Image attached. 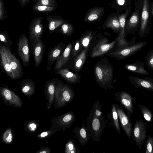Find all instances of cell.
<instances>
[{
  "label": "cell",
  "instance_id": "obj_1",
  "mask_svg": "<svg viewBox=\"0 0 153 153\" xmlns=\"http://www.w3.org/2000/svg\"><path fill=\"white\" fill-rule=\"evenodd\" d=\"M106 125L99 100L95 101L86 120V128L94 141H99Z\"/></svg>",
  "mask_w": 153,
  "mask_h": 153
},
{
  "label": "cell",
  "instance_id": "obj_2",
  "mask_svg": "<svg viewBox=\"0 0 153 153\" xmlns=\"http://www.w3.org/2000/svg\"><path fill=\"white\" fill-rule=\"evenodd\" d=\"M143 2V0H137L135 1L134 10L126 22L125 35H126L127 33L135 35L136 31L139 29L141 23Z\"/></svg>",
  "mask_w": 153,
  "mask_h": 153
},
{
  "label": "cell",
  "instance_id": "obj_3",
  "mask_svg": "<svg viewBox=\"0 0 153 153\" xmlns=\"http://www.w3.org/2000/svg\"><path fill=\"white\" fill-rule=\"evenodd\" d=\"M150 4L149 0H143L140 25L138 33L140 39L147 37L150 31L152 22Z\"/></svg>",
  "mask_w": 153,
  "mask_h": 153
},
{
  "label": "cell",
  "instance_id": "obj_4",
  "mask_svg": "<svg viewBox=\"0 0 153 153\" xmlns=\"http://www.w3.org/2000/svg\"><path fill=\"white\" fill-rule=\"evenodd\" d=\"M131 7L130 5L126 10L125 12L121 14L118 15L120 30V33L117 39V45L119 48H124L134 44L136 38L134 36L130 42H128L126 39L125 33V25L127 18L130 14Z\"/></svg>",
  "mask_w": 153,
  "mask_h": 153
},
{
  "label": "cell",
  "instance_id": "obj_5",
  "mask_svg": "<svg viewBox=\"0 0 153 153\" xmlns=\"http://www.w3.org/2000/svg\"><path fill=\"white\" fill-rule=\"evenodd\" d=\"M55 95L56 103L59 108H62L66 105L74 97L72 88L67 85H63L59 84L56 87Z\"/></svg>",
  "mask_w": 153,
  "mask_h": 153
},
{
  "label": "cell",
  "instance_id": "obj_6",
  "mask_svg": "<svg viewBox=\"0 0 153 153\" xmlns=\"http://www.w3.org/2000/svg\"><path fill=\"white\" fill-rule=\"evenodd\" d=\"M94 71L97 82L103 88H107L113 78L111 68L106 65H98L95 67Z\"/></svg>",
  "mask_w": 153,
  "mask_h": 153
},
{
  "label": "cell",
  "instance_id": "obj_7",
  "mask_svg": "<svg viewBox=\"0 0 153 153\" xmlns=\"http://www.w3.org/2000/svg\"><path fill=\"white\" fill-rule=\"evenodd\" d=\"M146 42H141L121 48L109 53V55L118 59L129 57L140 50L147 44Z\"/></svg>",
  "mask_w": 153,
  "mask_h": 153
},
{
  "label": "cell",
  "instance_id": "obj_8",
  "mask_svg": "<svg viewBox=\"0 0 153 153\" xmlns=\"http://www.w3.org/2000/svg\"><path fill=\"white\" fill-rule=\"evenodd\" d=\"M146 125L142 120H136L133 127L132 137L140 149L147 137Z\"/></svg>",
  "mask_w": 153,
  "mask_h": 153
},
{
  "label": "cell",
  "instance_id": "obj_9",
  "mask_svg": "<svg viewBox=\"0 0 153 153\" xmlns=\"http://www.w3.org/2000/svg\"><path fill=\"white\" fill-rule=\"evenodd\" d=\"M17 43L18 54L23 66H27L30 62L29 44L28 39L24 33L20 35Z\"/></svg>",
  "mask_w": 153,
  "mask_h": 153
},
{
  "label": "cell",
  "instance_id": "obj_10",
  "mask_svg": "<svg viewBox=\"0 0 153 153\" xmlns=\"http://www.w3.org/2000/svg\"><path fill=\"white\" fill-rule=\"evenodd\" d=\"M115 99L120 103L122 107L131 116L134 108V99L129 93L124 91L118 92L115 95Z\"/></svg>",
  "mask_w": 153,
  "mask_h": 153
},
{
  "label": "cell",
  "instance_id": "obj_11",
  "mask_svg": "<svg viewBox=\"0 0 153 153\" xmlns=\"http://www.w3.org/2000/svg\"><path fill=\"white\" fill-rule=\"evenodd\" d=\"M119 118L122 127L126 136L129 138L132 137L133 126L131 120V116L125 113L122 107L115 104Z\"/></svg>",
  "mask_w": 153,
  "mask_h": 153
},
{
  "label": "cell",
  "instance_id": "obj_12",
  "mask_svg": "<svg viewBox=\"0 0 153 153\" xmlns=\"http://www.w3.org/2000/svg\"><path fill=\"white\" fill-rule=\"evenodd\" d=\"M43 31V27L41 20H33L30 23L29 33L32 50L37 42L41 39Z\"/></svg>",
  "mask_w": 153,
  "mask_h": 153
},
{
  "label": "cell",
  "instance_id": "obj_13",
  "mask_svg": "<svg viewBox=\"0 0 153 153\" xmlns=\"http://www.w3.org/2000/svg\"><path fill=\"white\" fill-rule=\"evenodd\" d=\"M2 46L13 73L17 79L20 78L22 76L23 71L19 61L14 54L11 53L9 49L5 45Z\"/></svg>",
  "mask_w": 153,
  "mask_h": 153
},
{
  "label": "cell",
  "instance_id": "obj_14",
  "mask_svg": "<svg viewBox=\"0 0 153 153\" xmlns=\"http://www.w3.org/2000/svg\"><path fill=\"white\" fill-rule=\"evenodd\" d=\"M116 42V41H114L108 43L106 39H101L93 48L91 57L93 58L105 54L113 48Z\"/></svg>",
  "mask_w": 153,
  "mask_h": 153
},
{
  "label": "cell",
  "instance_id": "obj_15",
  "mask_svg": "<svg viewBox=\"0 0 153 153\" xmlns=\"http://www.w3.org/2000/svg\"><path fill=\"white\" fill-rule=\"evenodd\" d=\"M0 92L3 100L10 105L19 107L22 105V102L19 97L10 90L5 88H1Z\"/></svg>",
  "mask_w": 153,
  "mask_h": 153
},
{
  "label": "cell",
  "instance_id": "obj_16",
  "mask_svg": "<svg viewBox=\"0 0 153 153\" xmlns=\"http://www.w3.org/2000/svg\"><path fill=\"white\" fill-rule=\"evenodd\" d=\"M128 79L135 86L149 91H153V79L149 77L144 78L129 76Z\"/></svg>",
  "mask_w": 153,
  "mask_h": 153
},
{
  "label": "cell",
  "instance_id": "obj_17",
  "mask_svg": "<svg viewBox=\"0 0 153 153\" xmlns=\"http://www.w3.org/2000/svg\"><path fill=\"white\" fill-rule=\"evenodd\" d=\"M76 120L75 115L73 112L68 111L58 117L56 122L57 128L60 127L64 130L71 127Z\"/></svg>",
  "mask_w": 153,
  "mask_h": 153
},
{
  "label": "cell",
  "instance_id": "obj_18",
  "mask_svg": "<svg viewBox=\"0 0 153 153\" xmlns=\"http://www.w3.org/2000/svg\"><path fill=\"white\" fill-rule=\"evenodd\" d=\"M64 47V43L61 42L53 48H51L48 53L46 65V69L48 71L51 69L52 64L59 58Z\"/></svg>",
  "mask_w": 153,
  "mask_h": 153
},
{
  "label": "cell",
  "instance_id": "obj_19",
  "mask_svg": "<svg viewBox=\"0 0 153 153\" xmlns=\"http://www.w3.org/2000/svg\"><path fill=\"white\" fill-rule=\"evenodd\" d=\"M45 48L43 41L40 39L37 42L32 49L35 65L36 68L39 66L42 61Z\"/></svg>",
  "mask_w": 153,
  "mask_h": 153
},
{
  "label": "cell",
  "instance_id": "obj_20",
  "mask_svg": "<svg viewBox=\"0 0 153 153\" xmlns=\"http://www.w3.org/2000/svg\"><path fill=\"white\" fill-rule=\"evenodd\" d=\"M72 132L77 138L81 146L87 143L90 135L85 124V121H83L81 127H76L72 130Z\"/></svg>",
  "mask_w": 153,
  "mask_h": 153
},
{
  "label": "cell",
  "instance_id": "obj_21",
  "mask_svg": "<svg viewBox=\"0 0 153 153\" xmlns=\"http://www.w3.org/2000/svg\"><path fill=\"white\" fill-rule=\"evenodd\" d=\"M104 11L105 8L103 7H97L91 8L86 13L84 20L89 23L96 22L101 17Z\"/></svg>",
  "mask_w": 153,
  "mask_h": 153
},
{
  "label": "cell",
  "instance_id": "obj_22",
  "mask_svg": "<svg viewBox=\"0 0 153 153\" xmlns=\"http://www.w3.org/2000/svg\"><path fill=\"white\" fill-rule=\"evenodd\" d=\"M72 49V45L69 43L62 54L56 60L55 64L54 71L61 69L68 61Z\"/></svg>",
  "mask_w": 153,
  "mask_h": 153
},
{
  "label": "cell",
  "instance_id": "obj_23",
  "mask_svg": "<svg viewBox=\"0 0 153 153\" xmlns=\"http://www.w3.org/2000/svg\"><path fill=\"white\" fill-rule=\"evenodd\" d=\"M0 57L1 64L6 73L11 79H17L10 67L2 45L0 46Z\"/></svg>",
  "mask_w": 153,
  "mask_h": 153
},
{
  "label": "cell",
  "instance_id": "obj_24",
  "mask_svg": "<svg viewBox=\"0 0 153 153\" xmlns=\"http://www.w3.org/2000/svg\"><path fill=\"white\" fill-rule=\"evenodd\" d=\"M125 68L128 71L140 74L147 75L149 74L145 69L143 62L137 61L130 64H126Z\"/></svg>",
  "mask_w": 153,
  "mask_h": 153
},
{
  "label": "cell",
  "instance_id": "obj_25",
  "mask_svg": "<svg viewBox=\"0 0 153 153\" xmlns=\"http://www.w3.org/2000/svg\"><path fill=\"white\" fill-rule=\"evenodd\" d=\"M118 14L110 16L106 20L105 26L106 28H111L116 32H120V28Z\"/></svg>",
  "mask_w": 153,
  "mask_h": 153
},
{
  "label": "cell",
  "instance_id": "obj_26",
  "mask_svg": "<svg viewBox=\"0 0 153 153\" xmlns=\"http://www.w3.org/2000/svg\"><path fill=\"white\" fill-rule=\"evenodd\" d=\"M55 73L60 75L66 80L71 83H75L78 81V75L70 71L67 68L61 69L57 71Z\"/></svg>",
  "mask_w": 153,
  "mask_h": 153
},
{
  "label": "cell",
  "instance_id": "obj_27",
  "mask_svg": "<svg viewBox=\"0 0 153 153\" xmlns=\"http://www.w3.org/2000/svg\"><path fill=\"white\" fill-rule=\"evenodd\" d=\"M21 90L22 92L26 95H30L34 92L35 84L30 79H23L21 83Z\"/></svg>",
  "mask_w": 153,
  "mask_h": 153
},
{
  "label": "cell",
  "instance_id": "obj_28",
  "mask_svg": "<svg viewBox=\"0 0 153 153\" xmlns=\"http://www.w3.org/2000/svg\"><path fill=\"white\" fill-rule=\"evenodd\" d=\"M46 85V91L49 101L48 106L47 107V109H48L51 108L53 103L55 94L56 87L54 82H50L49 81L47 82Z\"/></svg>",
  "mask_w": 153,
  "mask_h": 153
},
{
  "label": "cell",
  "instance_id": "obj_29",
  "mask_svg": "<svg viewBox=\"0 0 153 153\" xmlns=\"http://www.w3.org/2000/svg\"><path fill=\"white\" fill-rule=\"evenodd\" d=\"M88 48L81 51L77 56L74 61V66L76 71H79L83 66L86 58Z\"/></svg>",
  "mask_w": 153,
  "mask_h": 153
},
{
  "label": "cell",
  "instance_id": "obj_30",
  "mask_svg": "<svg viewBox=\"0 0 153 153\" xmlns=\"http://www.w3.org/2000/svg\"><path fill=\"white\" fill-rule=\"evenodd\" d=\"M111 120L112 125L117 132L120 134V129L119 121V117L115 104L113 103L110 112Z\"/></svg>",
  "mask_w": 153,
  "mask_h": 153
},
{
  "label": "cell",
  "instance_id": "obj_31",
  "mask_svg": "<svg viewBox=\"0 0 153 153\" xmlns=\"http://www.w3.org/2000/svg\"><path fill=\"white\" fill-rule=\"evenodd\" d=\"M137 107L140 109L145 120L149 122L153 121V114L150 109L146 106L140 104H137Z\"/></svg>",
  "mask_w": 153,
  "mask_h": 153
},
{
  "label": "cell",
  "instance_id": "obj_32",
  "mask_svg": "<svg viewBox=\"0 0 153 153\" xmlns=\"http://www.w3.org/2000/svg\"><path fill=\"white\" fill-rule=\"evenodd\" d=\"M93 37L92 31H89L81 38L80 42L85 48H88L90 42Z\"/></svg>",
  "mask_w": 153,
  "mask_h": 153
},
{
  "label": "cell",
  "instance_id": "obj_33",
  "mask_svg": "<svg viewBox=\"0 0 153 153\" xmlns=\"http://www.w3.org/2000/svg\"><path fill=\"white\" fill-rule=\"evenodd\" d=\"M0 38L1 42L5 44V46L10 49L12 45V43L8 34L5 31L0 32Z\"/></svg>",
  "mask_w": 153,
  "mask_h": 153
},
{
  "label": "cell",
  "instance_id": "obj_34",
  "mask_svg": "<svg viewBox=\"0 0 153 153\" xmlns=\"http://www.w3.org/2000/svg\"><path fill=\"white\" fill-rule=\"evenodd\" d=\"M74 30V27L71 24L64 23L61 26V32L62 34L65 36H69Z\"/></svg>",
  "mask_w": 153,
  "mask_h": 153
},
{
  "label": "cell",
  "instance_id": "obj_35",
  "mask_svg": "<svg viewBox=\"0 0 153 153\" xmlns=\"http://www.w3.org/2000/svg\"><path fill=\"white\" fill-rule=\"evenodd\" d=\"M76 146L75 142L73 139H70L65 146V152L66 153H76L78 152Z\"/></svg>",
  "mask_w": 153,
  "mask_h": 153
},
{
  "label": "cell",
  "instance_id": "obj_36",
  "mask_svg": "<svg viewBox=\"0 0 153 153\" xmlns=\"http://www.w3.org/2000/svg\"><path fill=\"white\" fill-rule=\"evenodd\" d=\"M145 62L148 68L153 71V48L149 51L146 57Z\"/></svg>",
  "mask_w": 153,
  "mask_h": 153
},
{
  "label": "cell",
  "instance_id": "obj_37",
  "mask_svg": "<svg viewBox=\"0 0 153 153\" xmlns=\"http://www.w3.org/2000/svg\"><path fill=\"white\" fill-rule=\"evenodd\" d=\"M55 8L45 5H36L33 6V10L37 12H52L55 10Z\"/></svg>",
  "mask_w": 153,
  "mask_h": 153
},
{
  "label": "cell",
  "instance_id": "obj_38",
  "mask_svg": "<svg viewBox=\"0 0 153 153\" xmlns=\"http://www.w3.org/2000/svg\"><path fill=\"white\" fill-rule=\"evenodd\" d=\"M36 5H45L51 7H56L57 6L56 0H36Z\"/></svg>",
  "mask_w": 153,
  "mask_h": 153
},
{
  "label": "cell",
  "instance_id": "obj_39",
  "mask_svg": "<svg viewBox=\"0 0 153 153\" xmlns=\"http://www.w3.org/2000/svg\"><path fill=\"white\" fill-rule=\"evenodd\" d=\"M145 148L146 153H153V137L148 135Z\"/></svg>",
  "mask_w": 153,
  "mask_h": 153
},
{
  "label": "cell",
  "instance_id": "obj_40",
  "mask_svg": "<svg viewBox=\"0 0 153 153\" xmlns=\"http://www.w3.org/2000/svg\"><path fill=\"white\" fill-rule=\"evenodd\" d=\"M65 22L63 20L56 21H51L49 25V29L50 31H53L60 25L63 24Z\"/></svg>",
  "mask_w": 153,
  "mask_h": 153
},
{
  "label": "cell",
  "instance_id": "obj_41",
  "mask_svg": "<svg viewBox=\"0 0 153 153\" xmlns=\"http://www.w3.org/2000/svg\"><path fill=\"white\" fill-rule=\"evenodd\" d=\"M13 135L10 129L7 130L3 135V140L7 143H10L12 140Z\"/></svg>",
  "mask_w": 153,
  "mask_h": 153
},
{
  "label": "cell",
  "instance_id": "obj_42",
  "mask_svg": "<svg viewBox=\"0 0 153 153\" xmlns=\"http://www.w3.org/2000/svg\"><path fill=\"white\" fill-rule=\"evenodd\" d=\"M82 46V45L80 41L77 40L72 51V55L73 57L76 56L78 54Z\"/></svg>",
  "mask_w": 153,
  "mask_h": 153
},
{
  "label": "cell",
  "instance_id": "obj_43",
  "mask_svg": "<svg viewBox=\"0 0 153 153\" xmlns=\"http://www.w3.org/2000/svg\"><path fill=\"white\" fill-rule=\"evenodd\" d=\"M4 4H3V3L1 2V1H0V20H3L4 19H5L4 16V13H5V11H4L3 10H4Z\"/></svg>",
  "mask_w": 153,
  "mask_h": 153
},
{
  "label": "cell",
  "instance_id": "obj_44",
  "mask_svg": "<svg viewBox=\"0 0 153 153\" xmlns=\"http://www.w3.org/2000/svg\"><path fill=\"white\" fill-rule=\"evenodd\" d=\"M30 1V0H19V1L20 5L24 7L28 4Z\"/></svg>",
  "mask_w": 153,
  "mask_h": 153
},
{
  "label": "cell",
  "instance_id": "obj_45",
  "mask_svg": "<svg viewBox=\"0 0 153 153\" xmlns=\"http://www.w3.org/2000/svg\"><path fill=\"white\" fill-rule=\"evenodd\" d=\"M150 13L152 18L153 17V0L150 4Z\"/></svg>",
  "mask_w": 153,
  "mask_h": 153
},
{
  "label": "cell",
  "instance_id": "obj_46",
  "mask_svg": "<svg viewBox=\"0 0 153 153\" xmlns=\"http://www.w3.org/2000/svg\"><path fill=\"white\" fill-rule=\"evenodd\" d=\"M36 127V125L34 123H32L30 124L29 127L32 131H34Z\"/></svg>",
  "mask_w": 153,
  "mask_h": 153
},
{
  "label": "cell",
  "instance_id": "obj_47",
  "mask_svg": "<svg viewBox=\"0 0 153 153\" xmlns=\"http://www.w3.org/2000/svg\"><path fill=\"white\" fill-rule=\"evenodd\" d=\"M48 133L47 132H44L42 133L40 135V136L41 137H45L48 135Z\"/></svg>",
  "mask_w": 153,
  "mask_h": 153
}]
</instances>
